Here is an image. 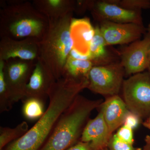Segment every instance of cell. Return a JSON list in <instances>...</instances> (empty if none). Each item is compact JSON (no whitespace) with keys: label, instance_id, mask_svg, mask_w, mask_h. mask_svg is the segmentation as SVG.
Here are the masks:
<instances>
[{"label":"cell","instance_id":"15","mask_svg":"<svg viewBox=\"0 0 150 150\" xmlns=\"http://www.w3.org/2000/svg\"><path fill=\"white\" fill-rule=\"evenodd\" d=\"M101 105L102 112L110 134L123 125L127 113L130 110L120 96L109 97Z\"/></svg>","mask_w":150,"mask_h":150},{"label":"cell","instance_id":"18","mask_svg":"<svg viewBox=\"0 0 150 150\" xmlns=\"http://www.w3.org/2000/svg\"><path fill=\"white\" fill-rule=\"evenodd\" d=\"M106 43L99 26L95 28V33L91 43L90 54L95 66L109 64L107 62L108 54Z\"/></svg>","mask_w":150,"mask_h":150},{"label":"cell","instance_id":"24","mask_svg":"<svg viewBox=\"0 0 150 150\" xmlns=\"http://www.w3.org/2000/svg\"><path fill=\"white\" fill-rule=\"evenodd\" d=\"M116 137L121 141L133 145L134 143L133 130L128 126L123 125L115 134Z\"/></svg>","mask_w":150,"mask_h":150},{"label":"cell","instance_id":"22","mask_svg":"<svg viewBox=\"0 0 150 150\" xmlns=\"http://www.w3.org/2000/svg\"><path fill=\"white\" fill-rule=\"evenodd\" d=\"M112 4L126 9L133 11H142L150 8L149 0H109Z\"/></svg>","mask_w":150,"mask_h":150},{"label":"cell","instance_id":"11","mask_svg":"<svg viewBox=\"0 0 150 150\" xmlns=\"http://www.w3.org/2000/svg\"><path fill=\"white\" fill-rule=\"evenodd\" d=\"M39 40L33 38L15 40L2 38L0 40V60L19 59L37 61L39 55Z\"/></svg>","mask_w":150,"mask_h":150},{"label":"cell","instance_id":"27","mask_svg":"<svg viewBox=\"0 0 150 150\" xmlns=\"http://www.w3.org/2000/svg\"><path fill=\"white\" fill-rule=\"evenodd\" d=\"M69 57L72 59H77V60L91 61V58L90 56H85L82 55L73 48L70 51Z\"/></svg>","mask_w":150,"mask_h":150},{"label":"cell","instance_id":"2","mask_svg":"<svg viewBox=\"0 0 150 150\" xmlns=\"http://www.w3.org/2000/svg\"><path fill=\"white\" fill-rule=\"evenodd\" d=\"M101 100H91L79 94L60 117L40 150H67L80 140L92 111Z\"/></svg>","mask_w":150,"mask_h":150},{"label":"cell","instance_id":"26","mask_svg":"<svg viewBox=\"0 0 150 150\" xmlns=\"http://www.w3.org/2000/svg\"><path fill=\"white\" fill-rule=\"evenodd\" d=\"M67 150H93L89 143L79 141L77 143Z\"/></svg>","mask_w":150,"mask_h":150},{"label":"cell","instance_id":"8","mask_svg":"<svg viewBox=\"0 0 150 150\" xmlns=\"http://www.w3.org/2000/svg\"><path fill=\"white\" fill-rule=\"evenodd\" d=\"M87 8L95 19L100 22L143 24L142 11L128 10L112 4L109 0L86 1Z\"/></svg>","mask_w":150,"mask_h":150},{"label":"cell","instance_id":"28","mask_svg":"<svg viewBox=\"0 0 150 150\" xmlns=\"http://www.w3.org/2000/svg\"><path fill=\"white\" fill-rule=\"evenodd\" d=\"M145 144L144 150H150V136L147 135L145 139Z\"/></svg>","mask_w":150,"mask_h":150},{"label":"cell","instance_id":"5","mask_svg":"<svg viewBox=\"0 0 150 150\" xmlns=\"http://www.w3.org/2000/svg\"><path fill=\"white\" fill-rule=\"evenodd\" d=\"M123 100L128 109L142 118L150 114V76L149 72L135 74L124 80Z\"/></svg>","mask_w":150,"mask_h":150},{"label":"cell","instance_id":"20","mask_svg":"<svg viewBox=\"0 0 150 150\" xmlns=\"http://www.w3.org/2000/svg\"><path fill=\"white\" fill-rule=\"evenodd\" d=\"M23 115L30 121L39 119L45 112L44 100L35 98H24L22 100Z\"/></svg>","mask_w":150,"mask_h":150},{"label":"cell","instance_id":"16","mask_svg":"<svg viewBox=\"0 0 150 150\" xmlns=\"http://www.w3.org/2000/svg\"><path fill=\"white\" fill-rule=\"evenodd\" d=\"M76 1L71 0H35L33 4L48 18H57L74 12Z\"/></svg>","mask_w":150,"mask_h":150},{"label":"cell","instance_id":"7","mask_svg":"<svg viewBox=\"0 0 150 150\" xmlns=\"http://www.w3.org/2000/svg\"><path fill=\"white\" fill-rule=\"evenodd\" d=\"M36 62L19 59H11L5 62L4 76L14 103L24 98L26 86Z\"/></svg>","mask_w":150,"mask_h":150},{"label":"cell","instance_id":"29","mask_svg":"<svg viewBox=\"0 0 150 150\" xmlns=\"http://www.w3.org/2000/svg\"><path fill=\"white\" fill-rule=\"evenodd\" d=\"M143 125L145 126L146 128H147V129H150V123H148V122H147V121H146V122H144L143 123Z\"/></svg>","mask_w":150,"mask_h":150},{"label":"cell","instance_id":"17","mask_svg":"<svg viewBox=\"0 0 150 150\" xmlns=\"http://www.w3.org/2000/svg\"><path fill=\"white\" fill-rule=\"evenodd\" d=\"M94 64L91 61L77 60L68 57L63 70L62 77L76 80L88 79L89 73Z\"/></svg>","mask_w":150,"mask_h":150},{"label":"cell","instance_id":"25","mask_svg":"<svg viewBox=\"0 0 150 150\" xmlns=\"http://www.w3.org/2000/svg\"><path fill=\"white\" fill-rule=\"evenodd\" d=\"M142 119L139 115L129 111L126 115L123 125L134 130L139 126Z\"/></svg>","mask_w":150,"mask_h":150},{"label":"cell","instance_id":"32","mask_svg":"<svg viewBox=\"0 0 150 150\" xmlns=\"http://www.w3.org/2000/svg\"><path fill=\"white\" fill-rule=\"evenodd\" d=\"M148 123H150V114L149 115V119L146 121Z\"/></svg>","mask_w":150,"mask_h":150},{"label":"cell","instance_id":"4","mask_svg":"<svg viewBox=\"0 0 150 150\" xmlns=\"http://www.w3.org/2000/svg\"><path fill=\"white\" fill-rule=\"evenodd\" d=\"M73 12L57 18L49 19V25L39 42L38 59L56 81L62 77L63 70L72 49L70 33Z\"/></svg>","mask_w":150,"mask_h":150},{"label":"cell","instance_id":"30","mask_svg":"<svg viewBox=\"0 0 150 150\" xmlns=\"http://www.w3.org/2000/svg\"><path fill=\"white\" fill-rule=\"evenodd\" d=\"M147 31H148L147 34H149L150 36V22L148 25L147 28L146 29Z\"/></svg>","mask_w":150,"mask_h":150},{"label":"cell","instance_id":"1","mask_svg":"<svg viewBox=\"0 0 150 150\" xmlns=\"http://www.w3.org/2000/svg\"><path fill=\"white\" fill-rule=\"evenodd\" d=\"M88 86L87 79L63 76L55 81L48 94L49 103L43 115L23 137L3 150H40L61 115Z\"/></svg>","mask_w":150,"mask_h":150},{"label":"cell","instance_id":"9","mask_svg":"<svg viewBox=\"0 0 150 150\" xmlns=\"http://www.w3.org/2000/svg\"><path fill=\"white\" fill-rule=\"evenodd\" d=\"M99 28L106 46L133 43L147 31L144 25L108 21L100 22Z\"/></svg>","mask_w":150,"mask_h":150},{"label":"cell","instance_id":"6","mask_svg":"<svg viewBox=\"0 0 150 150\" xmlns=\"http://www.w3.org/2000/svg\"><path fill=\"white\" fill-rule=\"evenodd\" d=\"M124 73L121 63L94 66L89 73L87 88L102 95H117L122 87Z\"/></svg>","mask_w":150,"mask_h":150},{"label":"cell","instance_id":"31","mask_svg":"<svg viewBox=\"0 0 150 150\" xmlns=\"http://www.w3.org/2000/svg\"><path fill=\"white\" fill-rule=\"evenodd\" d=\"M149 62H150V47H149Z\"/></svg>","mask_w":150,"mask_h":150},{"label":"cell","instance_id":"14","mask_svg":"<svg viewBox=\"0 0 150 150\" xmlns=\"http://www.w3.org/2000/svg\"><path fill=\"white\" fill-rule=\"evenodd\" d=\"M70 33L73 41V48L82 55L90 56V47L94 35L95 28L89 19L73 18Z\"/></svg>","mask_w":150,"mask_h":150},{"label":"cell","instance_id":"19","mask_svg":"<svg viewBox=\"0 0 150 150\" xmlns=\"http://www.w3.org/2000/svg\"><path fill=\"white\" fill-rule=\"evenodd\" d=\"M28 126L25 121H23L13 128L0 127V150L12 142L18 139L26 134L28 131Z\"/></svg>","mask_w":150,"mask_h":150},{"label":"cell","instance_id":"33","mask_svg":"<svg viewBox=\"0 0 150 150\" xmlns=\"http://www.w3.org/2000/svg\"><path fill=\"white\" fill-rule=\"evenodd\" d=\"M148 70H149V72H149V74L150 76V67H149V68H148Z\"/></svg>","mask_w":150,"mask_h":150},{"label":"cell","instance_id":"21","mask_svg":"<svg viewBox=\"0 0 150 150\" xmlns=\"http://www.w3.org/2000/svg\"><path fill=\"white\" fill-rule=\"evenodd\" d=\"M4 61L0 60V112H8L14 104L7 86L4 74Z\"/></svg>","mask_w":150,"mask_h":150},{"label":"cell","instance_id":"3","mask_svg":"<svg viewBox=\"0 0 150 150\" xmlns=\"http://www.w3.org/2000/svg\"><path fill=\"white\" fill-rule=\"evenodd\" d=\"M48 25V18L30 2H14L0 10L1 38H33L40 41Z\"/></svg>","mask_w":150,"mask_h":150},{"label":"cell","instance_id":"12","mask_svg":"<svg viewBox=\"0 0 150 150\" xmlns=\"http://www.w3.org/2000/svg\"><path fill=\"white\" fill-rule=\"evenodd\" d=\"M55 81L51 73L41 61L38 59L26 86L23 99L35 98L44 100L48 97L51 87Z\"/></svg>","mask_w":150,"mask_h":150},{"label":"cell","instance_id":"13","mask_svg":"<svg viewBox=\"0 0 150 150\" xmlns=\"http://www.w3.org/2000/svg\"><path fill=\"white\" fill-rule=\"evenodd\" d=\"M112 135L101 111L94 118L88 120L81 136L80 141L89 143L93 150H102L107 148Z\"/></svg>","mask_w":150,"mask_h":150},{"label":"cell","instance_id":"34","mask_svg":"<svg viewBox=\"0 0 150 150\" xmlns=\"http://www.w3.org/2000/svg\"><path fill=\"white\" fill-rule=\"evenodd\" d=\"M102 150H108V149L107 148H106V149H104Z\"/></svg>","mask_w":150,"mask_h":150},{"label":"cell","instance_id":"23","mask_svg":"<svg viewBox=\"0 0 150 150\" xmlns=\"http://www.w3.org/2000/svg\"><path fill=\"white\" fill-rule=\"evenodd\" d=\"M107 148L108 150H142L141 148L134 147L133 145L121 141L115 134L110 137Z\"/></svg>","mask_w":150,"mask_h":150},{"label":"cell","instance_id":"10","mask_svg":"<svg viewBox=\"0 0 150 150\" xmlns=\"http://www.w3.org/2000/svg\"><path fill=\"white\" fill-rule=\"evenodd\" d=\"M150 36L147 33L144 39L131 43L123 50L121 64L128 75L143 72L150 66L149 57Z\"/></svg>","mask_w":150,"mask_h":150}]
</instances>
